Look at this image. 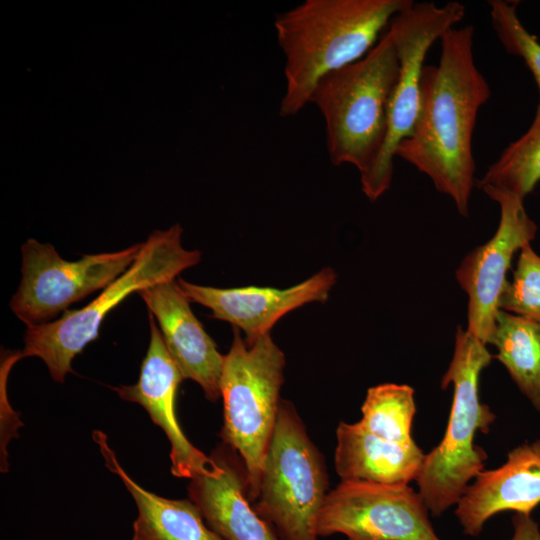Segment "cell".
<instances>
[{"mask_svg":"<svg viewBox=\"0 0 540 540\" xmlns=\"http://www.w3.org/2000/svg\"><path fill=\"white\" fill-rule=\"evenodd\" d=\"M437 65L423 68L420 106L411 134L396 148L468 216L475 183L473 134L490 87L474 59V27H453L440 38Z\"/></svg>","mask_w":540,"mask_h":540,"instance_id":"cell-1","label":"cell"},{"mask_svg":"<svg viewBox=\"0 0 540 540\" xmlns=\"http://www.w3.org/2000/svg\"><path fill=\"white\" fill-rule=\"evenodd\" d=\"M412 0H306L276 16L286 88L279 114L295 116L325 75L364 57Z\"/></svg>","mask_w":540,"mask_h":540,"instance_id":"cell-2","label":"cell"},{"mask_svg":"<svg viewBox=\"0 0 540 540\" xmlns=\"http://www.w3.org/2000/svg\"><path fill=\"white\" fill-rule=\"evenodd\" d=\"M400 71L391 31L361 59L323 76L310 103L325 122L326 144L333 165H353L360 180L374 169L384 149L389 111Z\"/></svg>","mask_w":540,"mask_h":540,"instance_id":"cell-3","label":"cell"},{"mask_svg":"<svg viewBox=\"0 0 540 540\" xmlns=\"http://www.w3.org/2000/svg\"><path fill=\"white\" fill-rule=\"evenodd\" d=\"M492 358L486 344L457 328L452 359L441 379L442 389L453 386L447 427L440 443L425 454L416 479L418 492L435 517L456 505L470 481L484 470L488 456L474 439L478 431L488 433L496 419L479 396L481 372Z\"/></svg>","mask_w":540,"mask_h":540,"instance_id":"cell-4","label":"cell"},{"mask_svg":"<svg viewBox=\"0 0 540 540\" xmlns=\"http://www.w3.org/2000/svg\"><path fill=\"white\" fill-rule=\"evenodd\" d=\"M182 228L176 224L156 230L143 242L134 263L87 305L66 310L51 322L27 327L22 351L7 357L13 365L24 357L36 356L47 365L54 381L63 383L72 372L76 355L99 336L105 317L129 295L156 284L175 280L184 270L200 262L197 250L181 243Z\"/></svg>","mask_w":540,"mask_h":540,"instance_id":"cell-5","label":"cell"},{"mask_svg":"<svg viewBox=\"0 0 540 540\" xmlns=\"http://www.w3.org/2000/svg\"><path fill=\"white\" fill-rule=\"evenodd\" d=\"M285 356L270 333L247 344L236 328L220 380L223 443L242 460L250 501L259 495L265 459L276 427Z\"/></svg>","mask_w":540,"mask_h":540,"instance_id":"cell-6","label":"cell"},{"mask_svg":"<svg viewBox=\"0 0 540 540\" xmlns=\"http://www.w3.org/2000/svg\"><path fill=\"white\" fill-rule=\"evenodd\" d=\"M328 488L324 456L294 405L281 399L255 511L279 540H318L317 523Z\"/></svg>","mask_w":540,"mask_h":540,"instance_id":"cell-7","label":"cell"},{"mask_svg":"<svg viewBox=\"0 0 540 540\" xmlns=\"http://www.w3.org/2000/svg\"><path fill=\"white\" fill-rule=\"evenodd\" d=\"M143 242L67 261L49 243L30 238L21 247V281L10 309L27 327L55 320L73 303L103 290L135 261Z\"/></svg>","mask_w":540,"mask_h":540,"instance_id":"cell-8","label":"cell"},{"mask_svg":"<svg viewBox=\"0 0 540 540\" xmlns=\"http://www.w3.org/2000/svg\"><path fill=\"white\" fill-rule=\"evenodd\" d=\"M464 16L465 6L457 1L444 5L413 1L391 20L388 29L395 41L400 71L391 100L384 149L372 172L360 180L362 191L369 200L376 201L390 188L396 148L411 134L415 125L428 50Z\"/></svg>","mask_w":540,"mask_h":540,"instance_id":"cell-9","label":"cell"},{"mask_svg":"<svg viewBox=\"0 0 540 540\" xmlns=\"http://www.w3.org/2000/svg\"><path fill=\"white\" fill-rule=\"evenodd\" d=\"M429 510L408 485L341 481L329 491L317 523L318 537L347 540H441Z\"/></svg>","mask_w":540,"mask_h":540,"instance_id":"cell-10","label":"cell"},{"mask_svg":"<svg viewBox=\"0 0 540 540\" xmlns=\"http://www.w3.org/2000/svg\"><path fill=\"white\" fill-rule=\"evenodd\" d=\"M482 190L498 203L499 224L486 243L463 258L455 277L468 296L466 330L487 345L513 257L524 245L531 244L538 227L521 198L492 188Z\"/></svg>","mask_w":540,"mask_h":540,"instance_id":"cell-11","label":"cell"},{"mask_svg":"<svg viewBox=\"0 0 540 540\" xmlns=\"http://www.w3.org/2000/svg\"><path fill=\"white\" fill-rule=\"evenodd\" d=\"M150 340L142 361L138 381L113 388L120 398L140 404L170 441L171 472L179 478L192 479L210 475L218 467L184 435L176 417L178 386L184 380L171 357L154 316L149 313Z\"/></svg>","mask_w":540,"mask_h":540,"instance_id":"cell-12","label":"cell"},{"mask_svg":"<svg viewBox=\"0 0 540 540\" xmlns=\"http://www.w3.org/2000/svg\"><path fill=\"white\" fill-rule=\"evenodd\" d=\"M337 275L323 268L305 281L286 289L272 287L216 288L179 278L177 284L190 302L209 308L211 316L242 330L247 344L270 333L288 312L311 302H325Z\"/></svg>","mask_w":540,"mask_h":540,"instance_id":"cell-13","label":"cell"},{"mask_svg":"<svg viewBox=\"0 0 540 540\" xmlns=\"http://www.w3.org/2000/svg\"><path fill=\"white\" fill-rule=\"evenodd\" d=\"M161 331L166 347L184 379L198 383L206 398L221 397L224 355L190 308L177 281H165L139 292Z\"/></svg>","mask_w":540,"mask_h":540,"instance_id":"cell-14","label":"cell"},{"mask_svg":"<svg viewBox=\"0 0 540 540\" xmlns=\"http://www.w3.org/2000/svg\"><path fill=\"white\" fill-rule=\"evenodd\" d=\"M473 480L455 509L466 535L479 536L484 524L500 512L531 515L540 504V440L513 448L503 465L483 470Z\"/></svg>","mask_w":540,"mask_h":540,"instance_id":"cell-15","label":"cell"},{"mask_svg":"<svg viewBox=\"0 0 540 540\" xmlns=\"http://www.w3.org/2000/svg\"><path fill=\"white\" fill-rule=\"evenodd\" d=\"M217 471L190 479L188 496L208 528L222 540H279L250 505L248 481L239 455L227 445L211 456Z\"/></svg>","mask_w":540,"mask_h":540,"instance_id":"cell-16","label":"cell"},{"mask_svg":"<svg viewBox=\"0 0 540 540\" xmlns=\"http://www.w3.org/2000/svg\"><path fill=\"white\" fill-rule=\"evenodd\" d=\"M336 438L334 464L341 481L408 485L417 479L425 457L415 442L383 440L358 422H340Z\"/></svg>","mask_w":540,"mask_h":540,"instance_id":"cell-17","label":"cell"},{"mask_svg":"<svg viewBox=\"0 0 540 540\" xmlns=\"http://www.w3.org/2000/svg\"><path fill=\"white\" fill-rule=\"evenodd\" d=\"M93 439L106 466L120 477L136 502L133 540H222L208 528L191 500L167 499L145 490L120 466L103 432L94 431Z\"/></svg>","mask_w":540,"mask_h":540,"instance_id":"cell-18","label":"cell"},{"mask_svg":"<svg viewBox=\"0 0 540 540\" xmlns=\"http://www.w3.org/2000/svg\"><path fill=\"white\" fill-rule=\"evenodd\" d=\"M488 344L519 391L540 411V324L499 310Z\"/></svg>","mask_w":540,"mask_h":540,"instance_id":"cell-19","label":"cell"},{"mask_svg":"<svg viewBox=\"0 0 540 540\" xmlns=\"http://www.w3.org/2000/svg\"><path fill=\"white\" fill-rule=\"evenodd\" d=\"M540 182V102L528 130L510 143L478 182L481 189L492 188L521 198Z\"/></svg>","mask_w":540,"mask_h":540,"instance_id":"cell-20","label":"cell"},{"mask_svg":"<svg viewBox=\"0 0 540 540\" xmlns=\"http://www.w3.org/2000/svg\"><path fill=\"white\" fill-rule=\"evenodd\" d=\"M358 424L383 440L414 442L411 427L416 414L414 389L407 384L383 383L367 390Z\"/></svg>","mask_w":540,"mask_h":540,"instance_id":"cell-21","label":"cell"},{"mask_svg":"<svg viewBox=\"0 0 540 540\" xmlns=\"http://www.w3.org/2000/svg\"><path fill=\"white\" fill-rule=\"evenodd\" d=\"M518 253L513 278L503 290L499 309L540 324V255L531 244Z\"/></svg>","mask_w":540,"mask_h":540,"instance_id":"cell-22","label":"cell"},{"mask_svg":"<svg viewBox=\"0 0 540 540\" xmlns=\"http://www.w3.org/2000/svg\"><path fill=\"white\" fill-rule=\"evenodd\" d=\"M488 4L492 27L500 43L507 53L524 61L533 75L540 98V43L519 19L517 4L502 0H491Z\"/></svg>","mask_w":540,"mask_h":540,"instance_id":"cell-23","label":"cell"},{"mask_svg":"<svg viewBox=\"0 0 540 540\" xmlns=\"http://www.w3.org/2000/svg\"><path fill=\"white\" fill-rule=\"evenodd\" d=\"M513 535L509 540H540V528L531 515L515 513L512 518Z\"/></svg>","mask_w":540,"mask_h":540,"instance_id":"cell-24","label":"cell"}]
</instances>
